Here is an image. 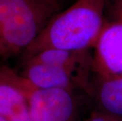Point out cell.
I'll return each instance as SVG.
<instances>
[{"instance_id": "30bf717a", "label": "cell", "mask_w": 122, "mask_h": 121, "mask_svg": "<svg viewBox=\"0 0 122 121\" xmlns=\"http://www.w3.org/2000/svg\"><path fill=\"white\" fill-rule=\"evenodd\" d=\"M113 14L115 20L122 21V0H113Z\"/></svg>"}, {"instance_id": "8fae6325", "label": "cell", "mask_w": 122, "mask_h": 121, "mask_svg": "<svg viewBox=\"0 0 122 121\" xmlns=\"http://www.w3.org/2000/svg\"><path fill=\"white\" fill-rule=\"evenodd\" d=\"M0 121H9V120H7L6 119H5L4 117H2L0 116Z\"/></svg>"}, {"instance_id": "ba28073f", "label": "cell", "mask_w": 122, "mask_h": 121, "mask_svg": "<svg viewBox=\"0 0 122 121\" xmlns=\"http://www.w3.org/2000/svg\"><path fill=\"white\" fill-rule=\"evenodd\" d=\"M98 100L108 114L122 117V76L102 81L98 91Z\"/></svg>"}, {"instance_id": "7a4b0ae2", "label": "cell", "mask_w": 122, "mask_h": 121, "mask_svg": "<svg viewBox=\"0 0 122 121\" xmlns=\"http://www.w3.org/2000/svg\"><path fill=\"white\" fill-rule=\"evenodd\" d=\"M58 8V0H0V53L27 49Z\"/></svg>"}, {"instance_id": "8992f818", "label": "cell", "mask_w": 122, "mask_h": 121, "mask_svg": "<svg viewBox=\"0 0 122 121\" xmlns=\"http://www.w3.org/2000/svg\"><path fill=\"white\" fill-rule=\"evenodd\" d=\"M29 61L58 66L65 68L84 84L86 74L92 66V57L90 50L69 51L58 49H46L30 57Z\"/></svg>"}, {"instance_id": "5b68a950", "label": "cell", "mask_w": 122, "mask_h": 121, "mask_svg": "<svg viewBox=\"0 0 122 121\" xmlns=\"http://www.w3.org/2000/svg\"><path fill=\"white\" fill-rule=\"evenodd\" d=\"M0 116L9 121H30L23 79L9 70L0 72Z\"/></svg>"}, {"instance_id": "277c9868", "label": "cell", "mask_w": 122, "mask_h": 121, "mask_svg": "<svg viewBox=\"0 0 122 121\" xmlns=\"http://www.w3.org/2000/svg\"><path fill=\"white\" fill-rule=\"evenodd\" d=\"M92 66L102 81L122 76V21L105 23L94 47Z\"/></svg>"}, {"instance_id": "6da1fadb", "label": "cell", "mask_w": 122, "mask_h": 121, "mask_svg": "<svg viewBox=\"0 0 122 121\" xmlns=\"http://www.w3.org/2000/svg\"><path fill=\"white\" fill-rule=\"evenodd\" d=\"M106 0H77L52 18L26 50L30 57L46 49L84 51L94 48L104 26Z\"/></svg>"}, {"instance_id": "3957f363", "label": "cell", "mask_w": 122, "mask_h": 121, "mask_svg": "<svg viewBox=\"0 0 122 121\" xmlns=\"http://www.w3.org/2000/svg\"><path fill=\"white\" fill-rule=\"evenodd\" d=\"M22 79L29 105L30 121L73 120L75 103L71 91L65 89H40Z\"/></svg>"}, {"instance_id": "52a82bcc", "label": "cell", "mask_w": 122, "mask_h": 121, "mask_svg": "<svg viewBox=\"0 0 122 121\" xmlns=\"http://www.w3.org/2000/svg\"><path fill=\"white\" fill-rule=\"evenodd\" d=\"M21 76L40 89H65L71 91L78 79L70 72L58 66L28 61Z\"/></svg>"}, {"instance_id": "9c48e42d", "label": "cell", "mask_w": 122, "mask_h": 121, "mask_svg": "<svg viewBox=\"0 0 122 121\" xmlns=\"http://www.w3.org/2000/svg\"><path fill=\"white\" fill-rule=\"evenodd\" d=\"M85 121H120L118 117L112 115H95Z\"/></svg>"}]
</instances>
